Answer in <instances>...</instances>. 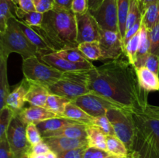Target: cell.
I'll return each instance as SVG.
<instances>
[{
  "label": "cell",
  "mask_w": 159,
  "mask_h": 158,
  "mask_svg": "<svg viewBox=\"0 0 159 158\" xmlns=\"http://www.w3.org/2000/svg\"><path fill=\"white\" fill-rule=\"evenodd\" d=\"M89 88L124 109L132 111L147 104L148 94L141 89L134 65L124 55L89 70Z\"/></svg>",
  "instance_id": "1"
},
{
  "label": "cell",
  "mask_w": 159,
  "mask_h": 158,
  "mask_svg": "<svg viewBox=\"0 0 159 158\" xmlns=\"http://www.w3.org/2000/svg\"><path fill=\"white\" fill-rule=\"evenodd\" d=\"M36 29L55 52L65 48L78 47L76 15L71 10L54 7L43 14L41 27Z\"/></svg>",
  "instance_id": "2"
},
{
  "label": "cell",
  "mask_w": 159,
  "mask_h": 158,
  "mask_svg": "<svg viewBox=\"0 0 159 158\" xmlns=\"http://www.w3.org/2000/svg\"><path fill=\"white\" fill-rule=\"evenodd\" d=\"M11 53L20 54L23 60L33 56L40 57V52L25 36L17 18L9 19L4 33H0V56L8 59Z\"/></svg>",
  "instance_id": "3"
},
{
  "label": "cell",
  "mask_w": 159,
  "mask_h": 158,
  "mask_svg": "<svg viewBox=\"0 0 159 158\" xmlns=\"http://www.w3.org/2000/svg\"><path fill=\"white\" fill-rule=\"evenodd\" d=\"M136 130L148 143L154 158H159V106L147 104L130 111Z\"/></svg>",
  "instance_id": "4"
},
{
  "label": "cell",
  "mask_w": 159,
  "mask_h": 158,
  "mask_svg": "<svg viewBox=\"0 0 159 158\" xmlns=\"http://www.w3.org/2000/svg\"><path fill=\"white\" fill-rule=\"evenodd\" d=\"M89 70L64 72L61 78L48 88L50 94H57L69 99L71 102L77 98L91 92L89 88Z\"/></svg>",
  "instance_id": "5"
},
{
  "label": "cell",
  "mask_w": 159,
  "mask_h": 158,
  "mask_svg": "<svg viewBox=\"0 0 159 158\" xmlns=\"http://www.w3.org/2000/svg\"><path fill=\"white\" fill-rule=\"evenodd\" d=\"M23 73L29 82L48 88L58 81L64 72L47 64L37 56L23 60Z\"/></svg>",
  "instance_id": "6"
},
{
  "label": "cell",
  "mask_w": 159,
  "mask_h": 158,
  "mask_svg": "<svg viewBox=\"0 0 159 158\" xmlns=\"http://www.w3.org/2000/svg\"><path fill=\"white\" fill-rule=\"evenodd\" d=\"M107 118L110 120L115 136L123 141L130 151L136 136V126L131 112L121 108H113L107 111Z\"/></svg>",
  "instance_id": "7"
},
{
  "label": "cell",
  "mask_w": 159,
  "mask_h": 158,
  "mask_svg": "<svg viewBox=\"0 0 159 158\" xmlns=\"http://www.w3.org/2000/svg\"><path fill=\"white\" fill-rule=\"evenodd\" d=\"M26 125L16 116H13L8 128L6 138L15 158L29 154L32 146L26 137Z\"/></svg>",
  "instance_id": "8"
},
{
  "label": "cell",
  "mask_w": 159,
  "mask_h": 158,
  "mask_svg": "<svg viewBox=\"0 0 159 158\" xmlns=\"http://www.w3.org/2000/svg\"><path fill=\"white\" fill-rule=\"evenodd\" d=\"M90 12L101 29L115 31L120 33L117 0H103L96 10Z\"/></svg>",
  "instance_id": "9"
},
{
  "label": "cell",
  "mask_w": 159,
  "mask_h": 158,
  "mask_svg": "<svg viewBox=\"0 0 159 158\" xmlns=\"http://www.w3.org/2000/svg\"><path fill=\"white\" fill-rule=\"evenodd\" d=\"M102 57L100 60H116L125 55L124 42L119 33L101 29L99 40Z\"/></svg>",
  "instance_id": "10"
},
{
  "label": "cell",
  "mask_w": 159,
  "mask_h": 158,
  "mask_svg": "<svg viewBox=\"0 0 159 158\" xmlns=\"http://www.w3.org/2000/svg\"><path fill=\"white\" fill-rule=\"evenodd\" d=\"M73 102L93 117L106 116L110 108H120L105 98L92 92L77 98Z\"/></svg>",
  "instance_id": "11"
},
{
  "label": "cell",
  "mask_w": 159,
  "mask_h": 158,
  "mask_svg": "<svg viewBox=\"0 0 159 158\" xmlns=\"http://www.w3.org/2000/svg\"><path fill=\"white\" fill-rule=\"evenodd\" d=\"M77 42L99 41L101 29L89 11L82 15H76Z\"/></svg>",
  "instance_id": "12"
},
{
  "label": "cell",
  "mask_w": 159,
  "mask_h": 158,
  "mask_svg": "<svg viewBox=\"0 0 159 158\" xmlns=\"http://www.w3.org/2000/svg\"><path fill=\"white\" fill-rule=\"evenodd\" d=\"M40 60L46 63L47 64L59 70L62 72H71V71H87L92 70L96 66L92 64V62L88 63H73L63 57L57 55L56 53H50V54H43L40 57Z\"/></svg>",
  "instance_id": "13"
},
{
  "label": "cell",
  "mask_w": 159,
  "mask_h": 158,
  "mask_svg": "<svg viewBox=\"0 0 159 158\" xmlns=\"http://www.w3.org/2000/svg\"><path fill=\"white\" fill-rule=\"evenodd\" d=\"M43 140L49 146L51 150L57 155L69 150L88 147L87 139H72L64 136H50L43 137Z\"/></svg>",
  "instance_id": "14"
},
{
  "label": "cell",
  "mask_w": 159,
  "mask_h": 158,
  "mask_svg": "<svg viewBox=\"0 0 159 158\" xmlns=\"http://www.w3.org/2000/svg\"><path fill=\"white\" fill-rule=\"evenodd\" d=\"M16 116L26 125L30 123L37 125L40 122L48 119L59 117L57 115L50 111L45 107L33 106V105L28 108H23Z\"/></svg>",
  "instance_id": "15"
},
{
  "label": "cell",
  "mask_w": 159,
  "mask_h": 158,
  "mask_svg": "<svg viewBox=\"0 0 159 158\" xmlns=\"http://www.w3.org/2000/svg\"><path fill=\"white\" fill-rule=\"evenodd\" d=\"M17 22H18L20 29H22L25 36L27 37L30 42L38 49L39 52H40V57L43 54L55 52L54 48L51 46V44L48 43V40L45 39V37L42 36L37 30L36 28L28 26V25H26L23 22L20 21L18 19H17Z\"/></svg>",
  "instance_id": "16"
},
{
  "label": "cell",
  "mask_w": 159,
  "mask_h": 158,
  "mask_svg": "<svg viewBox=\"0 0 159 158\" xmlns=\"http://www.w3.org/2000/svg\"><path fill=\"white\" fill-rule=\"evenodd\" d=\"M30 83L23 78L20 84L17 85L13 91L9 93L6 99V105L13 111L15 115H17L23 108L26 102V95L28 92Z\"/></svg>",
  "instance_id": "17"
},
{
  "label": "cell",
  "mask_w": 159,
  "mask_h": 158,
  "mask_svg": "<svg viewBox=\"0 0 159 158\" xmlns=\"http://www.w3.org/2000/svg\"><path fill=\"white\" fill-rule=\"evenodd\" d=\"M137 75L141 89L148 94L159 91V75L148 69L145 66L137 68Z\"/></svg>",
  "instance_id": "18"
},
{
  "label": "cell",
  "mask_w": 159,
  "mask_h": 158,
  "mask_svg": "<svg viewBox=\"0 0 159 158\" xmlns=\"http://www.w3.org/2000/svg\"><path fill=\"white\" fill-rule=\"evenodd\" d=\"M76 123H79V122H75V121L64 117H56L40 122L39 124H37V126L39 131L41 133L42 136L46 137L51 133Z\"/></svg>",
  "instance_id": "19"
},
{
  "label": "cell",
  "mask_w": 159,
  "mask_h": 158,
  "mask_svg": "<svg viewBox=\"0 0 159 158\" xmlns=\"http://www.w3.org/2000/svg\"><path fill=\"white\" fill-rule=\"evenodd\" d=\"M49 94V91L44 86L30 83L26 95V102L33 106L45 107Z\"/></svg>",
  "instance_id": "20"
},
{
  "label": "cell",
  "mask_w": 159,
  "mask_h": 158,
  "mask_svg": "<svg viewBox=\"0 0 159 158\" xmlns=\"http://www.w3.org/2000/svg\"><path fill=\"white\" fill-rule=\"evenodd\" d=\"M62 117L86 125H92L93 119V116L89 115L73 102H69L67 104Z\"/></svg>",
  "instance_id": "21"
},
{
  "label": "cell",
  "mask_w": 159,
  "mask_h": 158,
  "mask_svg": "<svg viewBox=\"0 0 159 158\" xmlns=\"http://www.w3.org/2000/svg\"><path fill=\"white\" fill-rule=\"evenodd\" d=\"M151 54V42L149 38V30L144 26L141 25V40L139 49L137 54V61L134 67L139 68L144 66L148 56Z\"/></svg>",
  "instance_id": "22"
},
{
  "label": "cell",
  "mask_w": 159,
  "mask_h": 158,
  "mask_svg": "<svg viewBox=\"0 0 159 158\" xmlns=\"http://www.w3.org/2000/svg\"><path fill=\"white\" fill-rule=\"evenodd\" d=\"M86 139L88 147L107 151V135L94 125H86Z\"/></svg>",
  "instance_id": "23"
},
{
  "label": "cell",
  "mask_w": 159,
  "mask_h": 158,
  "mask_svg": "<svg viewBox=\"0 0 159 158\" xmlns=\"http://www.w3.org/2000/svg\"><path fill=\"white\" fill-rule=\"evenodd\" d=\"M10 92L8 81L7 59L0 56V109L6 106V99Z\"/></svg>",
  "instance_id": "24"
},
{
  "label": "cell",
  "mask_w": 159,
  "mask_h": 158,
  "mask_svg": "<svg viewBox=\"0 0 159 158\" xmlns=\"http://www.w3.org/2000/svg\"><path fill=\"white\" fill-rule=\"evenodd\" d=\"M17 7L12 0H0V33L6 30L9 19L16 18Z\"/></svg>",
  "instance_id": "25"
},
{
  "label": "cell",
  "mask_w": 159,
  "mask_h": 158,
  "mask_svg": "<svg viewBox=\"0 0 159 158\" xmlns=\"http://www.w3.org/2000/svg\"><path fill=\"white\" fill-rule=\"evenodd\" d=\"M50 136H64V137L72 138V139H86V125L76 123L74 125H68L58 131L51 133L46 137H50Z\"/></svg>",
  "instance_id": "26"
},
{
  "label": "cell",
  "mask_w": 159,
  "mask_h": 158,
  "mask_svg": "<svg viewBox=\"0 0 159 158\" xmlns=\"http://www.w3.org/2000/svg\"><path fill=\"white\" fill-rule=\"evenodd\" d=\"M129 152L132 158H154L148 143L137 130L133 146Z\"/></svg>",
  "instance_id": "27"
},
{
  "label": "cell",
  "mask_w": 159,
  "mask_h": 158,
  "mask_svg": "<svg viewBox=\"0 0 159 158\" xmlns=\"http://www.w3.org/2000/svg\"><path fill=\"white\" fill-rule=\"evenodd\" d=\"M16 18L28 26L40 28L41 27L42 23H43V14L36 10L26 12L20 9L18 6L16 9Z\"/></svg>",
  "instance_id": "28"
},
{
  "label": "cell",
  "mask_w": 159,
  "mask_h": 158,
  "mask_svg": "<svg viewBox=\"0 0 159 158\" xmlns=\"http://www.w3.org/2000/svg\"><path fill=\"white\" fill-rule=\"evenodd\" d=\"M107 151L112 156H124L129 154L125 144L115 135H107Z\"/></svg>",
  "instance_id": "29"
},
{
  "label": "cell",
  "mask_w": 159,
  "mask_h": 158,
  "mask_svg": "<svg viewBox=\"0 0 159 158\" xmlns=\"http://www.w3.org/2000/svg\"><path fill=\"white\" fill-rule=\"evenodd\" d=\"M78 49L83 54V55L89 61L100 60L102 57L100 45L99 41L84 42L78 45Z\"/></svg>",
  "instance_id": "30"
},
{
  "label": "cell",
  "mask_w": 159,
  "mask_h": 158,
  "mask_svg": "<svg viewBox=\"0 0 159 158\" xmlns=\"http://www.w3.org/2000/svg\"><path fill=\"white\" fill-rule=\"evenodd\" d=\"M69 102L71 101L65 97L57 95V94H50L47 100L45 108L55 113L59 117H62L65 106Z\"/></svg>",
  "instance_id": "31"
},
{
  "label": "cell",
  "mask_w": 159,
  "mask_h": 158,
  "mask_svg": "<svg viewBox=\"0 0 159 158\" xmlns=\"http://www.w3.org/2000/svg\"><path fill=\"white\" fill-rule=\"evenodd\" d=\"M159 23V2L151 5L142 13V25L148 30Z\"/></svg>",
  "instance_id": "32"
},
{
  "label": "cell",
  "mask_w": 159,
  "mask_h": 158,
  "mask_svg": "<svg viewBox=\"0 0 159 158\" xmlns=\"http://www.w3.org/2000/svg\"><path fill=\"white\" fill-rule=\"evenodd\" d=\"M60 57L73 62V63H88L91 62L83 55L82 52L78 49V47L65 48L61 50L54 52Z\"/></svg>",
  "instance_id": "33"
},
{
  "label": "cell",
  "mask_w": 159,
  "mask_h": 158,
  "mask_svg": "<svg viewBox=\"0 0 159 158\" xmlns=\"http://www.w3.org/2000/svg\"><path fill=\"white\" fill-rule=\"evenodd\" d=\"M130 0H117L119 29L123 42L126 34V21L130 7Z\"/></svg>",
  "instance_id": "34"
},
{
  "label": "cell",
  "mask_w": 159,
  "mask_h": 158,
  "mask_svg": "<svg viewBox=\"0 0 159 158\" xmlns=\"http://www.w3.org/2000/svg\"><path fill=\"white\" fill-rule=\"evenodd\" d=\"M140 40H141V30L134 36L125 45V54L129 61L133 65H135L137 61V54L139 49Z\"/></svg>",
  "instance_id": "35"
},
{
  "label": "cell",
  "mask_w": 159,
  "mask_h": 158,
  "mask_svg": "<svg viewBox=\"0 0 159 158\" xmlns=\"http://www.w3.org/2000/svg\"><path fill=\"white\" fill-rule=\"evenodd\" d=\"M15 113L8 106L0 109V140L6 139V133Z\"/></svg>",
  "instance_id": "36"
},
{
  "label": "cell",
  "mask_w": 159,
  "mask_h": 158,
  "mask_svg": "<svg viewBox=\"0 0 159 158\" xmlns=\"http://www.w3.org/2000/svg\"><path fill=\"white\" fill-rule=\"evenodd\" d=\"M141 19H142V13L140 9L138 0H130V7H129L127 21H126V32Z\"/></svg>",
  "instance_id": "37"
},
{
  "label": "cell",
  "mask_w": 159,
  "mask_h": 158,
  "mask_svg": "<svg viewBox=\"0 0 159 158\" xmlns=\"http://www.w3.org/2000/svg\"><path fill=\"white\" fill-rule=\"evenodd\" d=\"M26 130L28 142L32 147L43 142V136L36 124H27Z\"/></svg>",
  "instance_id": "38"
},
{
  "label": "cell",
  "mask_w": 159,
  "mask_h": 158,
  "mask_svg": "<svg viewBox=\"0 0 159 158\" xmlns=\"http://www.w3.org/2000/svg\"><path fill=\"white\" fill-rule=\"evenodd\" d=\"M92 125H96L98 128L100 129L106 135H115L113 126L107 116L93 117Z\"/></svg>",
  "instance_id": "39"
},
{
  "label": "cell",
  "mask_w": 159,
  "mask_h": 158,
  "mask_svg": "<svg viewBox=\"0 0 159 158\" xmlns=\"http://www.w3.org/2000/svg\"><path fill=\"white\" fill-rule=\"evenodd\" d=\"M151 54L159 56V23L149 30Z\"/></svg>",
  "instance_id": "40"
},
{
  "label": "cell",
  "mask_w": 159,
  "mask_h": 158,
  "mask_svg": "<svg viewBox=\"0 0 159 158\" xmlns=\"http://www.w3.org/2000/svg\"><path fill=\"white\" fill-rule=\"evenodd\" d=\"M34 4L36 11L44 14L54 9L55 0H34Z\"/></svg>",
  "instance_id": "41"
},
{
  "label": "cell",
  "mask_w": 159,
  "mask_h": 158,
  "mask_svg": "<svg viewBox=\"0 0 159 158\" xmlns=\"http://www.w3.org/2000/svg\"><path fill=\"white\" fill-rule=\"evenodd\" d=\"M110 156V153L106 150L95 148V147H87L84 152L82 158H109Z\"/></svg>",
  "instance_id": "42"
},
{
  "label": "cell",
  "mask_w": 159,
  "mask_h": 158,
  "mask_svg": "<svg viewBox=\"0 0 159 158\" xmlns=\"http://www.w3.org/2000/svg\"><path fill=\"white\" fill-rule=\"evenodd\" d=\"M71 11L75 15H82L89 10L88 0H73Z\"/></svg>",
  "instance_id": "43"
},
{
  "label": "cell",
  "mask_w": 159,
  "mask_h": 158,
  "mask_svg": "<svg viewBox=\"0 0 159 158\" xmlns=\"http://www.w3.org/2000/svg\"><path fill=\"white\" fill-rule=\"evenodd\" d=\"M144 66L152 72L159 75V56L151 54L148 57Z\"/></svg>",
  "instance_id": "44"
},
{
  "label": "cell",
  "mask_w": 159,
  "mask_h": 158,
  "mask_svg": "<svg viewBox=\"0 0 159 158\" xmlns=\"http://www.w3.org/2000/svg\"><path fill=\"white\" fill-rule=\"evenodd\" d=\"M0 158H15L7 138L0 140Z\"/></svg>",
  "instance_id": "45"
},
{
  "label": "cell",
  "mask_w": 159,
  "mask_h": 158,
  "mask_svg": "<svg viewBox=\"0 0 159 158\" xmlns=\"http://www.w3.org/2000/svg\"><path fill=\"white\" fill-rule=\"evenodd\" d=\"M86 147H82V148L75 149V150H69V151L60 153L57 155V158H82Z\"/></svg>",
  "instance_id": "46"
},
{
  "label": "cell",
  "mask_w": 159,
  "mask_h": 158,
  "mask_svg": "<svg viewBox=\"0 0 159 158\" xmlns=\"http://www.w3.org/2000/svg\"><path fill=\"white\" fill-rule=\"evenodd\" d=\"M141 25H142V19L139 21L137 22L133 26H132L130 29H129L128 30H127L125 34V37H124V48H125V45L134 36L136 35L138 33L140 32L141 30Z\"/></svg>",
  "instance_id": "47"
},
{
  "label": "cell",
  "mask_w": 159,
  "mask_h": 158,
  "mask_svg": "<svg viewBox=\"0 0 159 158\" xmlns=\"http://www.w3.org/2000/svg\"><path fill=\"white\" fill-rule=\"evenodd\" d=\"M50 151H51V149H50L49 146L43 140V142L31 147L30 153H36V154H45V153H49Z\"/></svg>",
  "instance_id": "48"
},
{
  "label": "cell",
  "mask_w": 159,
  "mask_h": 158,
  "mask_svg": "<svg viewBox=\"0 0 159 158\" xmlns=\"http://www.w3.org/2000/svg\"><path fill=\"white\" fill-rule=\"evenodd\" d=\"M19 7L23 10L30 12V11H35L34 0H20L19 3Z\"/></svg>",
  "instance_id": "49"
},
{
  "label": "cell",
  "mask_w": 159,
  "mask_h": 158,
  "mask_svg": "<svg viewBox=\"0 0 159 158\" xmlns=\"http://www.w3.org/2000/svg\"><path fill=\"white\" fill-rule=\"evenodd\" d=\"M72 2L73 0H55L54 7L65 9V10H71Z\"/></svg>",
  "instance_id": "50"
},
{
  "label": "cell",
  "mask_w": 159,
  "mask_h": 158,
  "mask_svg": "<svg viewBox=\"0 0 159 158\" xmlns=\"http://www.w3.org/2000/svg\"><path fill=\"white\" fill-rule=\"evenodd\" d=\"M159 2V0H138V3H139V7L141 11V13L146 10L148 6L151 5L155 4V3Z\"/></svg>",
  "instance_id": "51"
},
{
  "label": "cell",
  "mask_w": 159,
  "mask_h": 158,
  "mask_svg": "<svg viewBox=\"0 0 159 158\" xmlns=\"http://www.w3.org/2000/svg\"><path fill=\"white\" fill-rule=\"evenodd\" d=\"M103 0H88V4H89V10L95 11L102 4Z\"/></svg>",
  "instance_id": "52"
},
{
  "label": "cell",
  "mask_w": 159,
  "mask_h": 158,
  "mask_svg": "<svg viewBox=\"0 0 159 158\" xmlns=\"http://www.w3.org/2000/svg\"><path fill=\"white\" fill-rule=\"evenodd\" d=\"M29 158H49V157H48V153H45V154H36V153H30Z\"/></svg>",
  "instance_id": "53"
},
{
  "label": "cell",
  "mask_w": 159,
  "mask_h": 158,
  "mask_svg": "<svg viewBox=\"0 0 159 158\" xmlns=\"http://www.w3.org/2000/svg\"><path fill=\"white\" fill-rule=\"evenodd\" d=\"M109 158H132V156H131V154L130 153V152H129V154L127 155V156H112V155H110V157H109Z\"/></svg>",
  "instance_id": "54"
},
{
  "label": "cell",
  "mask_w": 159,
  "mask_h": 158,
  "mask_svg": "<svg viewBox=\"0 0 159 158\" xmlns=\"http://www.w3.org/2000/svg\"><path fill=\"white\" fill-rule=\"evenodd\" d=\"M12 1L14 2V3H15V4H16L17 6H19V3H20V0H12Z\"/></svg>",
  "instance_id": "55"
},
{
  "label": "cell",
  "mask_w": 159,
  "mask_h": 158,
  "mask_svg": "<svg viewBox=\"0 0 159 158\" xmlns=\"http://www.w3.org/2000/svg\"><path fill=\"white\" fill-rule=\"evenodd\" d=\"M21 158H29V154H26V155H24V156H22Z\"/></svg>",
  "instance_id": "56"
}]
</instances>
